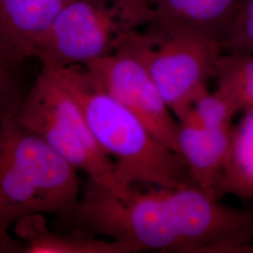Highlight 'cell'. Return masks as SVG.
I'll list each match as a JSON object with an SVG mask.
<instances>
[{
  "instance_id": "cell-1",
  "label": "cell",
  "mask_w": 253,
  "mask_h": 253,
  "mask_svg": "<svg viewBox=\"0 0 253 253\" xmlns=\"http://www.w3.org/2000/svg\"><path fill=\"white\" fill-rule=\"evenodd\" d=\"M49 71L80 105L95 140L112 161L116 181L126 196L137 184L163 189L194 184L180 155L163 145L135 114L102 90L84 66Z\"/></svg>"
},
{
  "instance_id": "cell-2",
  "label": "cell",
  "mask_w": 253,
  "mask_h": 253,
  "mask_svg": "<svg viewBox=\"0 0 253 253\" xmlns=\"http://www.w3.org/2000/svg\"><path fill=\"white\" fill-rule=\"evenodd\" d=\"M77 169L14 114L0 118V253H19L10 227L30 214H69L79 199Z\"/></svg>"
},
{
  "instance_id": "cell-3",
  "label": "cell",
  "mask_w": 253,
  "mask_h": 253,
  "mask_svg": "<svg viewBox=\"0 0 253 253\" xmlns=\"http://www.w3.org/2000/svg\"><path fill=\"white\" fill-rule=\"evenodd\" d=\"M15 117L73 167L85 172L88 179L127 198L116 181L112 161L95 140L80 105L52 72L42 69L25 93Z\"/></svg>"
},
{
  "instance_id": "cell-4",
  "label": "cell",
  "mask_w": 253,
  "mask_h": 253,
  "mask_svg": "<svg viewBox=\"0 0 253 253\" xmlns=\"http://www.w3.org/2000/svg\"><path fill=\"white\" fill-rule=\"evenodd\" d=\"M129 38L172 115L178 122L185 120L208 90L222 45L186 29L154 24L131 30Z\"/></svg>"
},
{
  "instance_id": "cell-5",
  "label": "cell",
  "mask_w": 253,
  "mask_h": 253,
  "mask_svg": "<svg viewBox=\"0 0 253 253\" xmlns=\"http://www.w3.org/2000/svg\"><path fill=\"white\" fill-rule=\"evenodd\" d=\"M131 31L118 9L102 0H70L41 39L35 57L42 69L84 66L112 54Z\"/></svg>"
},
{
  "instance_id": "cell-6",
  "label": "cell",
  "mask_w": 253,
  "mask_h": 253,
  "mask_svg": "<svg viewBox=\"0 0 253 253\" xmlns=\"http://www.w3.org/2000/svg\"><path fill=\"white\" fill-rule=\"evenodd\" d=\"M129 32L112 54L84 68L102 90L135 114L163 145L178 153V121L163 100Z\"/></svg>"
},
{
  "instance_id": "cell-7",
  "label": "cell",
  "mask_w": 253,
  "mask_h": 253,
  "mask_svg": "<svg viewBox=\"0 0 253 253\" xmlns=\"http://www.w3.org/2000/svg\"><path fill=\"white\" fill-rule=\"evenodd\" d=\"M180 253L253 250V212L228 208L196 185L165 189Z\"/></svg>"
},
{
  "instance_id": "cell-8",
  "label": "cell",
  "mask_w": 253,
  "mask_h": 253,
  "mask_svg": "<svg viewBox=\"0 0 253 253\" xmlns=\"http://www.w3.org/2000/svg\"><path fill=\"white\" fill-rule=\"evenodd\" d=\"M70 0H0V52L14 63L34 58L41 39Z\"/></svg>"
},
{
  "instance_id": "cell-9",
  "label": "cell",
  "mask_w": 253,
  "mask_h": 253,
  "mask_svg": "<svg viewBox=\"0 0 253 253\" xmlns=\"http://www.w3.org/2000/svg\"><path fill=\"white\" fill-rule=\"evenodd\" d=\"M243 2L244 0H154L146 25L186 29L223 45Z\"/></svg>"
},
{
  "instance_id": "cell-10",
  "label": "cell",
  "mask_w": 253,
  "mask_h": 253,
  "mask_svg": "<svg viewBox=\"0 0 253 253\" xmlns=\"http://www.w3.org/2000/svg\"><path fill=\"white\" fill-rule=\"evenodd\" d=\"M233 127L210 128L191 122H178V154L188 165L194 184L215 197L226 163Z\"/></svg>"
},
{
  "instance_id": "cell-11",
  "label": "cell",
  "mask_w": 253,
  "mask_h": 253,
  "mask_svg": "<svg viewBox=\"0 0 253 253\" xmlns=\"http://www.w3.org/2000/svg\"><path fill=\"white\" fill-rule=\"evenodd\" d=\"M13 230L19 238L20 253H133V245L118 240L100 239L78 230L60 234L51 230L44 214H30L20 218Z\"/></svg>"
},
{
  "instance_id": "cell-12",
  "label": "cell",
  "mask_w": 253,
  "mask_h": 253,
  "mask_svg": "<svg viewBox=\"0 0 253 253\" xmlns=\"http://www.w3.org/2000/svg\"><path fill=\"white\" fill-rule=\"evenodd\" d=\"M227 193L240 198H253V107L247 109L238 125L233 127L216 197L219 199Z\"/></svg>"
},
{
  "instance_id": "cell-13",
  "label": "cell",
  "mask_w": 253,
  "mask_h": 253,
  "mask_svg": "<svg viewBox=\"0 0 253 253\" xmlns=\"http://www.w3.org/2000/svg\"><path fill=\"white\" fill-rule=\"evenodd\" d=\"M215 90L231 100L238 111L253 107V54L222 53L214 77Z\"/></svg>"
},
{
  "instance_id": "cell-14",
  "label": "cell",
  "mask_w": 253,
  "mask_h": 253,
  "mask_svg": "<svg viewBox=\"0 0 253 253\" xmlns=\"http://www.w3.org/2000/svg\"><path fill=\"white\" fill-rule=\"evenodd\" d=\"M239 112L224 95L207 91L193 103L189 117L180 122H191L200 126L219 128L232 126V120Z\"/></svg>"
},
{
  "instance_id": "cell-15",
  "label": "cell",
  "mask_w": 253,
  "mask_h": 253,
  "mask_svg": "<svg viewBox=\"0 0 253 253\" xmlns=\"http://www.w3.org/2000/svg\"><path fill=\"white\" fill-rule=\"evenodd\" d=\"M20 66L0 52V118L16 113L26 93L22 91Z\"/></svg>"
},
{
  "instance_id": "cell-16",
  "label": "cell",
  "mask_w": 253,
  "mask_h": 253,
  "mask_svg": "<svg viewBox=\"0 0 253 253\" xmlns=\"http://www.w3.org/2000/svg\"><path fill=\"white\" fill-rule=\"evenodd\" d=\"M222 48L224 53L253 54V0H244Z\"/></svg>"
},
{
  "instance_id": "cell-17",
  "label": "cell",
  "mask_w": 253,
  "mask_h": 253,
  "mask_svg": "<svg viewBox=\"0 0 253 253\" xmlns=\"http://www.w3.org/2000/svg\"><path fill=\"white\" fill-rule=\"evenodd\" d=\"M118 9L131 30L139 29L147 24L154 0H102Z\"/></svg>"
}]
</instances>
